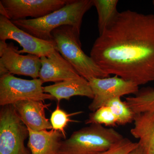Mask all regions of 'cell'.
<instances>
[{
  "label": "cell",
  "mask_w": 154,
  "mask_h": 154,
  "mask_svg": "<svg viewBox=\"0 0 154 154\" xmlns=\"http://www.w3.org/2000/svg\"><path fill=\"white\" fill-rule=\"evenodd\" d=\"M124 138L112 128L90 124L74 131L68 138L62 141L58 154H99L111 148Z\"/></svg>",
  "instance_id": "3957f363"
},
{
  "label": "cell",
  "mask_w": 154,
  "mask_h": 154,
  "mask_svg": "<svg viewBox=\"0 0 154 154\" xmlns=\"http://www.w3.org/2000/svg\"><path fill=\"white\" fill-rule=\"evenodd\" d=\"M90 57L108 75L138 86L154 81V15L119 12L101 34Z\"/></svg>",
  "instance_id": "6da1fadb"
},
{
  "label": "cell",
  "mask_w": 154,
  "mask_h": 154,
  "mask_svg": "<svg viewBox=\"0 0 154 154\" xmlns=\"http://www.w3.org/2000/svg\"><path fill=\"white\" fill-rule=\"evenodd\" d=\"M43 83L39 79L26 80L8 74L0 78V105H13L26 100L42 101L53 100L44 92Z\"/></svg>",
  "instance_id": "8992f818"
},
{
  "label": "cell",
  "mask_w": 154,
  "mask_h": 154,
  "mask_svg": "<svg viewBox=\"0 0 154 154\" xmlns=\"http://www.w3.org/2000/svg\"><path fill=\"white\" fill-rule=\"evenodd\" d=\"M70 0H1L0 13L11 21L44 17L61 8Z\"/></svg>",
  "instance_id": "52a82bcc"
},
{
  "label": "cell",
  "mask_w": 154,
  "mask_h": 154,
  "mask_svg": "<svg viewBox=\"0 0 154 154\" xmlns=\"http://www.w3.org/2000/svg\"><path fill=\"white\" fill-rule=\"evenodd\" d=\"M85 123L86 124L105 125L106 126L112 127L117 125L116 117L107 105L102 106L91 113Z\"/></svg>",
  "instance_id": "ffe728a7"
},
{
  "label": "cell",
  "mask_w": 154,
  "mask_h": 154,
  "mask_svg": "<svg viewBox=\"0 0 154 154\" xmlns=\"http://www.w3.org/2000/svg\"><path fill=\"white\" fill-rule=\"evenodd\" d=\"M8 45V44L6 43V41L0 40V55H2Z\"/></svg>",
  "instance_id": "603a6c76"
},
{
  "label": "cell",
  "mask_w": 154,
  "mask_h": 154,
  "mask_svg": "<svg viewBox=\"0 0 154 154\" xmlns=\"http://www.w3.org/2000/svg\"><path fill=\"white\" fill-rule=\"evenodd\" d=\"M40 58L42 66L39 79L43 83L60 82L81 76L57 49Z\"/></svg>",
  "instance_id": "8fae6325"
},
{
  "label": "cell",
  "mask_w": 154,
  "mask_h": 154,
  "mask_svg": "<svg viewBox=\"0 0 154 154\" xmlns=\"http://www.w3.org/2000/svg\"><path fill=\"white\" fill-rule=\"evenodd\" d=\"M29 136L14 105L2 107L0 111V154H31L25 147Z\"/></svg>",
  "instance_id": "5b68a950"
},
{
  "label": "cell",
  "mask_w": 154,
  "mask_h": 154,
  "mask_svg": "<svg viewBox=\"0 0 154 154\" xmlns=\"http://www.w3.org/2000/svg\"><path fill=\"white\" fill-rule=\"evenodd\" d=\"M118 0H93L98 14L99 34L105 30L118 14Z\"/></svg>",
  "instance_id": "2e32d148"
},
{
  "label": "cell",
  "mask_w": 154,
  "mask_h": 154,
  "mask_svg": "<svg viewBox=\"0 0 154 154\" xmlns=\"http://www.w3.org/2000/svg\"><path fill=\"white\" fill-rule=\"evenodd\" d=\"M28 129V147L31 154H58L62 138H64L61 133L53 129L39 131Z\"/></svg>",
  "instance_id": "5bb4252c"
},
{
  "label": "cell",
  "mask_w": 154,
  "mask_h": 154,
  "mask_svg": "<svg viewBox=\"0 0 154 154\" xmlns=\"http://www.w3.org/2000/svg\"><path fill=\"white\" fill-rule=\"evenodd\" d=\"M138 143L133 142L124 138L111 148L99 154H128L138 146Z\"/></svg>",
  "instance_id": "44dd1931"
},
{
  "label": "cell",
  "mask_w": 154,
  "mask_h": 154,
  "mask_svg": "<svg viewBox=\"0 0 154 154\" xmlns=\"http://www.w3.org/2000/svg\"><path fill=\"white\" fill-rule=\"evenodd\" d=\"M82 113V111H78L74 113H68L61 109L59 103H58L56 108L53 111L51 116L50 121L52 127V129L58 131L63 134L66 139V132L65 131L69 122H77L71 119L73 116L78 115Z\"/></svg>",
  "instance_id": "d6986e66"
},
{
  "label": "cell",
  "mask_w": 154,
  "mask_h": 154,
  "mask_svg": "<svg viewBox=\"0 0 154 154\" xmlns=\"http://www.w3.org/2000/svg\"><path fill=\"white\" fill-rule=\"evenodd\" d=\"M51 34L58 51L81 76L88 81L91 78L109 77L84 52L80 33L72 27L61 26L54 30Z\"/></svg>",
  "instance_id": "277c9868"
},
{
  "label": "cell",
  "mask_w": 154,
  "mask_h": 154,
  "mask_svg": "<svg viewBox=\"0 0 154 154\" xmlns=\"http://www.w3.org/2000/svg\"><path fill=\"white\" fill-rule=\"evenodd\" d=\"M106 105L110 107L116 117L118 125H125L134 121L135 114L125 101H122L121 98L117 97L111 99Z\"/></svg>",
  "instance_id": "ac0fdd59"
},
{
  "label": "cell",
  "mask_w": 154,
  "mask_h": 154,
  "mask_svg": "<svg viewBox=\"0 0 154 154\" xmlns=\"http://www.w3.org/2000/svg\"><path fill=\"white\" fill-rule=\"evenodd\" d=\"M17 42L22 48L19 53H28L38 57L47 56L57 49L54 41H47L32 36L14 25L5 16H0V40Z\"/></svg>",
  "instance_id": "9c48e42d"
},
{
  "label": "cell",
  "mask_w": 154,
  "mask_h": 154,
  "mask_svg": "<svg viewBox=\"0 0 154 154\" xmlns=\"http://www.w3.org/2000/svg\"><path fill=\"white\" fill-rule=\"evenodd\" d=\"M128 154H147L145 151L139 145H138L137 147L136 148L134 149L133 150L130 152Z\"/></svg>",
  "instance_id": "7402d4cb"
},
{
  "label": "cell",
  "mask_w": 154,
  "mask_h": 154,
  "mask_svg": "<svg viewBox=\"0 0 154 154\" xmlns=\"http://www.w3.org/2000/svg\"><path fill=\"white\" fill-rule=\"evenodd\" d=\"M130 133L147 154H154V110L135 114Z\"/></svg>",
  "instance_id": "9a60e30c"
},
{
  "label": "cell",
  "mask_w": 154,
  "mask_h": 154,
  "mask_svg": "<svg viewBox=\"0 0 154 154\" xmlns=\"http://www.w3.org/2000/svg\"><path fill=\"white\" fill-rule=\"evenodd\" d=\"M93 6V0H70L61 8L44 17L11 21L32 36L44 40L54 41L51 33L61 26H72L80 33L83 17Z\"/></svg>",
  "instance_id": "7a4b0ae2"
},
{
  "label": "cell",
  "mask_w": 154,
  "mask_h": 154,
  "mask_svg": "<svg viewBox=\"0 0 154 154\" xmlns=\"http://www.w3.org/2000/svg\"><path fill=\"white\" fill-rule=\"evenodd\" d=\"M152 3H153V5H154V0L153 1Z\"/></svg>",
  "instance_id": "cb8c5ba5"
},
{
  "label": "cell",
  "mask_w": 154,
  "mask_h": 154,
  "mask_svg": "<svg viewBox=\"0 0 154 154\" xmlns=\"http://www.w3.org/2000/svg\"><path fill=\"white\" fill-rule=\"evenodd\" d=\"M88 81L94 95L88 108L93 112L107 105L111 99L129 94L136 95L139 91V86L135 83L116 75L91 78Z\"/></svg>",
  "instance_id": "ba28073f"
},
{
  "label": "cell",
  "mask_w": 154,
  "mask_h": 154,
  "mask_svg": "<svg viewBox=\"0 0 154 154\" xmlns=\"http://www.w3.org/2000/svg\"><path fill=\"white\" fill-rule=\"evenodd\" d=\"M45 93L49 94L59 103L62 99L69 100L75 96H84L94 99V95L89 81L82 76L43 88Z\"/></svg>",
  "instance_id": "4fadbf2b"
},
{
  "label": "cell",
  "mask_w": 154,
  "mask_h": 154,
  "mask_svg": "<svg viewBox=\"0 0 154 154\" xmlns=\"http://www.w3.org/2000/svg\"><path fill=\"white\" fill-rule=\"evenodd\" d=\"M18 51L13 42L8 44L0 55V64L11 74L27 76L33 79L39 78L42 66L40 57L31 54L22 55Z\"/></svg>",
  "instance_id": "30bf717a"
},
{
  "label": "cell",
  "mask_w": 154,
  "mask_h": 154,
  "mask_svg": "<svg viewBox=\"0 0 154 154\" xmlns=\"http://www.w3.org/2000/svg\"><path fill=\"white\" fill-rule=\"evenodd\" d=\"M24 124L30 129L36 131L52 129L50 121L45 116V109L51 104L42 101L26 100L13 105Z\"/></svg>",
  "instance_id": "7c38bea8"
},
{
  "label": "cell",
  "mask_w": 154,
  "mask_h": 154,
  "mask_svg": "<svg viewBox=\"0 0 154 154\" xmlns=\"http://www.w3.org/2000/svg\"><path fill=\"white\" fill-rule=\"evenodd\" d=\"M125 102L135 114L154 110V90H139L135 96L125 98Z\"/></svg>",
  "instance_id": "e0dca14e"
}]
</instances>
